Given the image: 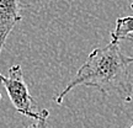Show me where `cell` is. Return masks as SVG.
I'll use <instances>...</instances> for the list:
<instances>
[{"label":"cell","mask_w":133,"mask_h":128,"mask_svg":"<svg viewBox=\"0 0 133 128\" xmlns=\"http://www.w3.org/2000/svg\"><path fill=\"white\" fill-rule=\"evenodd\" d=\"M131 64H133V57L122 52L119 43L111 42L106 47L95 48L54 101L62 104L71 90L83 85L99 90L105 97L110 94H117L126 102H129L133 96Z\"/></svg>","instance_id":"1"},{"label":"cell","mask_w":133,"mask_h":128,"mask_svg":"<svg viewBox=\"0 0 133 128\" xmlns=\"http://www.w3.org/2000/svg\"><path fill=\"white\" fill-rule=\"evenodd\" d=\"M0 84H3L9 95L11 104L19 113L37 119L39 112H37V104L30 95L27 84L24 79V73L20 64H15L9 69L8 75L0 74Z\"/></svg>","instance_id":"2"},{"label":"cell","mask_w":133,"mask_h":128,"mask_svg":"<svg viewBox=\"0 0 133 128\" xmlns=\"http://www.w3.org/2000/svg\"><path fill=\"white\" fill-rule=\"evenodd\" d=\"M21 9L22 5L20 0H0V53L10 32L22 20Z\"/></svg>","instance_id":"3"},{"label":"cell","mask_w":133,"mask_h":128,"mask_svg":"<svg viewBox=\"0 0 133 128\" xmlns=\"http://www.w3.org/2000/svg\"><path fill=\"white\" fill-rule=\"evenodd\" d=\"M111 42L119 43L122 39H132L133 38V16L118 17L116 20L115 29L110 32Z\"/></svg>","instance_id":"4"},{"label":"cell","mask_w":133,"mask_h":128,"mask_svg":"<svg viewBox=\"0 0 133 128\" xmlns=\"http://www.w3.org/2000/svg\"><path fill=\"white\" fill-rule=\"evenodd\" d=\"M48 117H49V111L46 109L41 110L39 111V117L37 119H35L27 128H47Z\"/></svg>","instance_id":"5"},{"label":"cell","mask_w":133,"mask_h":128,"mask_svg":"<svg viewBox=\"0 0 133 128\" xmlns=\"http://www.w3.org/2000/svg\"><path fill=\"white\" fill-rule=\"evenodd\" d=\"M131 8H132V9H133V3H132V4H131Z\"/></svg>","instance_id":"6"},{"label":"cell","mask_w":133,"mask_h":128,"mask_svg":"<svg viewBox=\"0 0 133 128\" xmlns=\"http://www.w3.org/2000/svg\"><path fill=\"white\" fill-rule=\"evenodd\" d=\"M129 128H133V124H132V126H131V127H129Z\"/></svg>","instance_id":"7"}]
</instances>
